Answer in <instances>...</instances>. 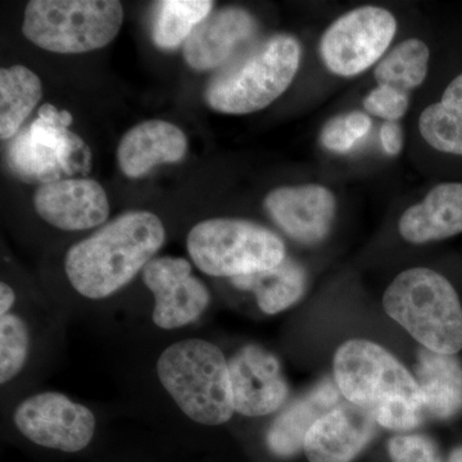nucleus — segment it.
<instances>
[{"mask_svg":"<svg viewBox=\"0 0 462 462\" xmlns=\"http://www.w3.org/2000/svg\"><path fill=\"white\" fill-rule=\"evenodd\" d=\"M165 239V226L158 216L127 212L67 251V278L80 296L105 300L143 273Z\"/></svg>","mask_w":462,"mask_h":462,"instance_id":"f257e3e1","label":"nucleus"},{"mask_svg":"<svg viewBox=\"0 0 462 462\" xmlns=\"http://www.w3.org/2000/svg\"><path fill=\"white\" fill-rule=\"evenodd\" d=\"M334 382L346 402L360 407L389 430L410 431L425 418L418 382L376 343L352 339L334 356Z\"/></svg>","mask_w":462,"mask_h":462,"instance_id":"f03ea898","label":"nucleus"},{"mask_svg":"<svg viewBox=\"0 0 462 462\" xmlns=\"http://www.w3.org/2000/svg\"><path fill=\"white\" fill-rule=\"evenodd\" d=\"M157 375L176 406L197 424L218 427L236 413L229 363L208 340L188 338L167 346L158 357Z\"/></svg>","mask_w":462,"mask_h":462,"instance_id":"7ed1b4c3","label":"nucleus"},{"mask_svg":"<svg viewBox=\"0 0 462 462\" xmlns=\"http://www.w3.org/2000/svg\"><path fill=\"white\" fill-rule=\"evenodd\" d=\"M385 312L425 348L440 355L462 349V307L451 282L434 270H406L392 282Z\"/></svg>","mask_w":462,"mask_h":462,"instance_id":"20e7f679","label":"nucleus"},{"mask_svg":"<svg viewBox=\"0 0 462 462\" xmlns=\"http://www.w3.org/2000/svg\"><path fill=\"white\" fill-rule=\"evenodd\" d=\"M300 42L291 35L267 39L216 76L206 102L226 115H247L275 102L293 83L300 63Z\"/></svg>","mask_w":462,"mask_h":462,"instance_id":"39448f33","label":"nucleus"},{"mask_svg":"<svg viewBox=\"0 0 462 462\" xmlns=\"http://www.w3.org/2000/svg\"><path fill=\"white\" fill-rule=\"evenodd\" d=\"M123 21V5L116 0H32L23 32L42 50L81 54L108 45Z\"/></svg>","mask_w":462,"mask_h":462,"instance_id":"423d86ee","label":"nucleus"},{"mask_svg":"<svg viewBox=\"0 0 462 462\" xmlns=\"http://www.w3.org/2000/svg\"><path fill=\"white\" fill-rule=\"evenodd\" d=\"M188 254L200 272L238 278L273 269L287 257L282 240L263 225L238 218H211L188 234Z\"/></svg>","mask_w":462,"mask_h":462,"instance_id":"0eeeda50","label":"nucleus"},{"mask_svg":"<svg viewBox=\"0 0 462 462\" xmlns=\"http://www.w3.org/2000/svg\"><path fill=\"white\" fill-rule=\"evenodd\" d=\"M396 32V18L387 9L356 8L331 23L322 35V62L343 78L363 74L383 57Z\"/></svg>","mask_w":462,"mask_h":462,"instance_id":"6e6552de","label":"nucleus"},{"mask_svg":"<svg viewBox=\"0 0 462 462\" xmlns=\"http://www.w3.org/2000/svg\"><path fill=\"white\" fill-rule=\"evenodd\" d=\"M14 424L33 445L65 454L84 451L97 430V418L89 407L58 392L25 398L14 410Z\"/></svg>","mask_w":462,"mask_h":462,"instance_id":"1a4fd4ad","label":"nucleus"},{"mask_svg":"<svg viewBox=\"0 0 462 462\" xmlns=\"http://www.w3.org/2000/svg\"><path fill=\"white\" fill-rule=\"evenodd\" d=\"M72 116L44 105L39 117L23 130L11 147L8 160L12 169L25 179H51L60 173H72L76 157L83 151L84 143L69 130Z\"/></svg>","mask_w":462,"mask_h":462,"instance_id":"9d476101","label":"nucleus"},{"mask_svg":"<svg viewBox=\"0 0 462 462\" xmlns=\"http://www.w3.org/2000/svg\"><path fill=\"white\" fill-rule=\"evenodd\" d=\"M142 276L145 287L153 294L152 320L160 329L175 330L193 324L211 303L208 288L194 275L185 258H153Z\"/></svg>","mask_w":462,"mask_h":462,"instance_id":"9b49d317","label":"nucleus"},{"mask_svg":"<svg viewBox=\"0 0 462 462\" xmlns=\"http://www.w3.org/2000/svg\"><path fill=\"white\" fill-rule=\"evenodd\" d=\"M227 363L236 412L260 418L278 411L287 401L289 387L281 363L263 346H242Z\"/></svg>","mask_w":462,"mask_h":462,"instance_id":"f8f14e48","label":"nucleus"},{"mask_svg":"<svg viewBox=\"0 0 462 462\" xmlns=\"http://www.w3.org/2000/svg\"><path fill=\"white\" fill-rule=\"evenodd\" d=\"M264 209L291 239L316 245L327 238L336 217V197L318 184L282 187L270 191Z\"/></svg>","mask_w":462,"mask_h":462,"instance_id":"ddd939ff","label":"nucleus"},{"mask_svg":"<svg viewBox=\"0 0 462 462\" xmlns=\"http://www.w3.org/2000/svg\"><path fill=\"white\" fill-rule=\"evenodd\" d=\"M33 206L45 223L65 231L94 229L109 215L107 194L91 179L45 182L36 190Z\"/></svg>","mask_w":462,"mask_h":462,"instance_id":"4468645a","label":"nucleus"},{"mask_svg":"<svg viewBox=\"0 0 462 462\" xmlns=\"http://www.w3.org/2000/svg\"><path fill=\"white\" fill-rule=\"evenodd\" d=\"M375 419L349 402H340L307 434L303 451L310 462H351L372 442Z\"/></svg>","mask_w":462,"mask_h":462,"instance_id":"2eb2a0df","label":"nucleus"},{"mask_svg":"<svg viewBox=\"0 0 462 462\" xmlns=\"http://www.w3.org/2000/svg\"><path fill=\"white\" fill-rule=\"evenodd\" d=\"M257 32V23L245 9L227 7L209 14L184 42V58L197 71H208L229 62Z\"/></svg>","mask_w":462,"mask_h":462,"instance_id":"dca6fc26","label":"nucleus"},{"mask_svg":"<svg viewBox=\"0 0 462 462\" xmlns=\"http://www.w3.org/2000/svg\"><path fill=\"white\" fill-rule=\"evenodd\" d=\"M184 132L163 120H149L125 134L117 149L120 169L127 178L138 179L162 163H175L187 154Z\"/></svg>","mask_w":462,"mask_h":462,"instance_id":"f3484780","label":"nucleus"},{"mask_svg":"<svg viewBox=\"0 0 462 462\" xmlns=\"http://www.w3.org/2000/svg\"><path fill=\"white\" fill-rule=\"evenodd\" d=\"M398 230L413 245L451 238L462 233V182L437 185L401 216Z\"/></svg>","mask_w":462,"mask_h":462,"instance_id":"a211bd4d","label":"nucleus"},{"mask_svg":"<svg viewBox=\"0 0 462 462\" xmlns=\"http://www.w3.org/2000/svg\"><path fill=\"white\" fill-rule=\"evenodd\" d=\"M340 396L336 382L324 379L305 397L282 410L267 430L266 445L270 452L288 458L302 451L309 431L322 416L338 406Z\"/></svg>","mask_w":462,"mask_h":462,"instance_id":"6ab92c4d","label":"nucleus"},{"mask_svg":"<svg viewBox=\"0 0 462 462\" xmlns=\"http://www.w3.org/2000/svg\"><path fill=\"white\" fill-rule=\"evenodd\" d=\"M415 379L421 391L425 416L449 420L461 413L462 365L454 355L421 349Z\"/></svg>","mask_w":462,"mask_h":462,"instance_id":"aec40b11","label":"nucleus"},{"mask_svg":"<svg viewBox=\"0 0 462 462\" xmlns=\"http://www.w3.org/2000/svg\"><path fill=\"white\" fill-rule=\"evenodd\" d=\"M230 281L240 291H252L264 314L276 315L302 298L306 291L307 275L305 269L297 261L287 256L273 269L238 276Z\"/></svg>","mask_w":462,"mask_h":462,"instance_id":"412c9836","label":"nucleus"},{"mask_svg":"<svg viewBox=\"0 0 462 462\" xmlns=\"http://www.w3.org/2000/svg\"><path fill=\"white\" fill-rule=\"evenodd\" d=\"M42 85L38 75L25 66L0 71V138L11 139L20 132L32 109L41 102Z\"/></svg>","mask_w":462,"mask_h":462,"instance_id":"4be33fe9","label":"nucleus"},{"mask_svg":"<svg viewBox=\"0 0 462 462\" xmlns=\"http://www.w3.org/2000/svg\"><path fill=\"white\" fill-rule=\"evenodd\" d=\"M419 129L430 147L462 156V74L446 88L440 102L422 111Z\"/></svg>","mask_w":462,"mask_h":462,"instance_id":"5701e85b","label":"nucleus"},{"mask_svg":"<svg viewBox=\"0 0 462 462\" xmlns=\"http://www.w3.org/2000/svg\"><path fill=\"white\" fill-rule=\"evenodd\" d=\"M430 58V48L424 42L407 39L380 60L375 69L376 83L409 94L424 83Z\"/></svg>","mask_w":462,"mask_h":462,"instance_id":"b1692460","label":"nucleus"},{"mask_svg":"<svg viewBox=\"0 0 462 462\" xmlns=\"http://www.w3.org/2000/svg\"><path fill=\"white\" fill-rule=\"evenodd\" d=\"M209 0H166L160 3L153 42L161 50H175L188 41L197 26L209 16Z\"/></svg>","mask_w":462,"mask_h":462,"instance_id":"393cba45","label":"nucleus"},{"mask_svg":"<svg viewBox=\"0 0 462 462\" xmlns=\"http://www.w3.org/2000/svg\"><path fill=\"white\" fill-rule=\"evenodd\" d=\"M30 354V331L16 312L0 315V383L8 384L25 369Z\"/></svg>","mask_w":462,"mask_h":462,"instance_id":"a878e982","label":"nucleus"},{"mask_svg":"<svg viewBox=\"0 0 462 462\" xmlns=\"http://www.w3.org/2000/svg\"><path fill=\"white\" fill-rule=\"evenodd\" d=\"M370 130L372 118L365 112L352 111L331 118L322 129L320 139L329 151L346 153L364 141Z\"/></svg>","mask_w":462,"mask_h":462,"instance_id":"bb28decb","label":"nucleus"},{"mask_svg":"<svg viewBox=\"0 0 462 462\" xmlns=\"http://www.w3.org/2000/svg\"><path fill=\"white\" fill-rule=\"evenodd\" d=\"M392 462H443L439 447L424 434H400L388 442Z\"/></svg>","mask_w":462,"mask_h":462,"instance_id":"cd10ccee","label":"nucleus"},{"mask_svg":"<svg viewBox=\"0 0 462 462\" xmlns=\"http://www.w3.org/2000/svg\"><path fill=\"white\" fill-rule=\"evenodd\" d=\"M364 107L376 117L397 123L409 108V94L394 88L378 85L364 99Z\"/></svg>","mask_w":462,"mask_h":462,"instance_id":"c85d7f7f","label":"nucleus"},{"mask_svg":"<svg viewBox=\"0 0 462 462\" xmlns=\"http://www.w3.org/2000/svg\"><path fill=\"white\" fill-rule=\"evenodd\" d=\"M380 142L383 149L391 156H397L403 147V132L396 121H387L380 130Z\"/></svg>","mask_w":462,"mask_h":462,"instance_id":"c756f323","label":"nucleus"},{"mask_svg":"<svg viewBox=\"0 0 462 462\" xmlns=\"http://www.w3.org/2000/svg\"><path fill=\"white\" fill-rule=\"evenodd\" d=\"M16 305V291L7 282L0 284V315L8 314Z\"/></svg>","mask_w":462,"mask_h":462,"instance_id":"7c9ffc66","label":"nucleus"},{"mask_svg":"<svg viewBox=\"0 0 462 462\" xmlns=\"http://www.w3.org/2000/svg\"><path fill=\"white\" fill-rule=\"evenodd\" d=\"M447 462H462V446L457 447L451 452Z\"/></svg>","mask_w":462,"mask_h":462,"instance_id":"2f4dec72","label":"nucleus"}]
</instances>
